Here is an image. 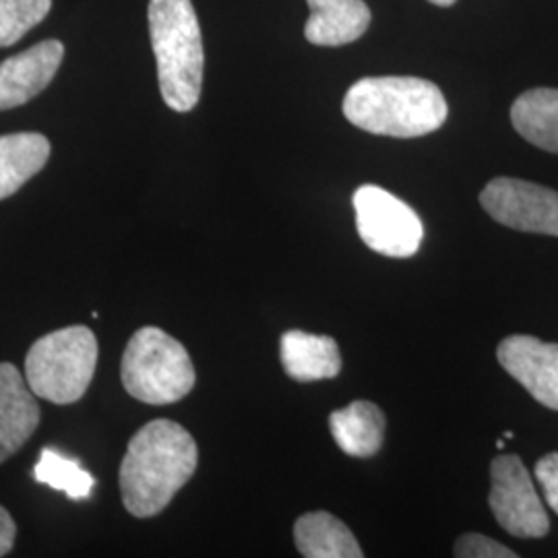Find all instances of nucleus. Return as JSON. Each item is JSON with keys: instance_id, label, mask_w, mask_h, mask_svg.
I'll list each match as a JSON object with an SVG mask.
<instances>
[{"instance_id": "obj_22", "label": "nucleus", "mask_w": 558, "mask_h": 558, "mask_svg": "<svg viewBox=\"0 0 558 558\" xmlns=\"http://www.w3.org/2000/svg\"><path fill=\"white\" fill-rule=\"evenodd\" d=\"M15 534H17L15 521L4 507H0V557L11 553V548L15 544Z\"/></svg>"}, {"instance_id": "obj_23", "label": "nucleus", "mask_w": 558, "mask_h": 558, "mask_svg": "<svg viewBox=\"0 0 558 558\" xmlns=\"http://www.w3.org/2000/svg\"><path fill=\"white\" fill-rule=\"evenodd\" d=\"M428 2H433V4H437V7H451V4H456L458 0H428Z\"/></svg>"}, {"instance_id": "obj_7", "label": "nucleus", "mask_w": 558, "mask_h": 558, "mask_svg": "<svg viewBox=\"0 0 558 558\" xmlns=\"http://www.w3.org/2000/svg\"><path fill=\"white\" fill-rule=\"evenodd\" d=\"M490 509L500 527L518 538H544L550 519L518 456H499L490 468Z\"/></svg>"}, {"instance_id": "obj_19", "label": "nucleus", "mask_w": 558, "mask_h": 558, "mask_svg": "<svg viewBox=\"0 0 558 558\" xmlns=\"http://www.w3.org/2000/svg\"><path fill=\"white\" fill-rule=\"evenodd\" d=\"M52 9V0H0V48L20 41Z\"/></svg>"}, {"instance_id": "obj_12", "label": "nucleus", "mask_w": 558, "mask_h": 558, "mask_svg": "<svg viewBox=\"0 0 558 558\" xmlns=\"http://www.w3.org/2000/svg\"><path fill=\"white\" fill-rule=\"evenodd\" d=\"M311 17L304 25L306 40L338 48L359 40L371 25V9L364 0H306Z\"/></svg>"}, {"instance_id": "obj_5", "label": "nucleus", "mask_w": 558, "mask_h": 558, "mask_svg": "<svg viewBox=\"0 0 558 558\" xmlns=\"http://www.w3.org/2000/svg\"><path fill=\"white\" fill-rule=\"evenodd\" d=\"M120 379L129 396L151 405L186 398L195 387V366L179 339L158 327H143L122 354Z\"/></svg>"}, {"instance_id": "obj_11", "label": "nucleus", "mask_w": 558, "mask_h": 558, "mask_svg": "<svg viewBox=\"0 0 558 558\" xmlns=\"http://www.w3.org/2000/svg\"><path fill=\"white\" fill-rule=\"evenodd\" d=\"M40 424V405L20 371L0 364V463L15 456Z\"/></svg>"}, {"instance_id": "obj_2", "label": "nucleus", "mask_w": 558, "mask_h": 558, "mask_svg": "<svg viewBox=\"0 0 558 558\" xmlns=\"http://www.w3.org/2000/svg\"><path fill=\"white\" fill-rule=\"evenodd\" d=\"M343 114L366 133L412 140L439 131L449 108L439 87L418 77H366L348 89Z\"/></svg>"}, {"instance_id": "obj_21", "label": "nucleus", "mask_w": 558, "mask_h": 558, "mask_svg": "<svg viewBox=\"0 0 558 558\" xmlns=\"http://www.w3.org/2000/svg\"><path fill=\"white\" fill-rule=\"evenodd\" d=\"M534 474L544 490L548 507L558 515V453H550L539 459Z\"/></svg>"}, {"instance_id": "obj_10", "label": "nucleus", "mask_w": 558, "mask_h": 558, "mask_svg": "<svg viewBox=\"0 0 558 558\" xmlns=\"http://www.w3.org/2000/svg\"><path fill=\"white\" fill-rule=\"evenodd\" d=\"M64 46L59 40H44L29 50L0 62V112L23 106L50 85L59 73Z\"/></svg>"}, {"instance_id": "obj_18", "label": "nucleus", "mask_w": 558, "mask_h": 558, "mask_svg": "<svg viewBox=\"0 0 558 558\" xmlns=\"http://www.w3.org/2000/svg\"><path fill=\"white\" fill-rule=\"evenodd\" d=\"M34 476L41 484L64 493L73 500L87 499L94 490L96 480L81 468L80 461L60 456L57 449H41L40 459L34 468Z\"/></svg>"}, {"instance_id": "obj_24", "label": "nucleus", "mask_w": 558, "mask_h": 558, "mask_svg": "<svg viewBox=\"0 0 558 558\" xmlns=\"http://www.w3.org/2000/svg\"><path fill=\"white\" fill-rule=\"evenodd\" d=\"M502 437H505V439H507V440H511V439H513V433H511V430H507V433H505V435H502Z\"/></svg>"}, {"instance_id": "obj_16", "label": "nucleus", "mask_w": 558, "mask_h": 558, "mask_svg": "<svg viewBox=\"0 0 558 558\" xmlns=\"http://www.w3.org/2000/svg\"><path fill=\"white\" fill-rule=\"evenodd\" d=\"M50 158V141L40 133H13L0 137V201L15 195Z\"/></svg>"}, {"instance_id": "obj_14", "label": "nucleus", "mask_w": 558, "mask_h": 558, "mask_svg": "<svg viewBox=\"0 0 558 558\" xmlns=\"http://www.w3.org/2000/svg\"><path fill=\"white\" fill-rule=\"evenodd\" d=\"M333 440L345 456L373 458L385 437V414L373 401H354L329 416Z\"/></svg>"}, {"instance_id": "obj_8", "label": "nucleus", "mask_w": 558, "mask_h": 558, "mask_svg": "<svg viewBox=\"0 0 558 558\" xmlns=\"http://www.w3.org/2000/svg\"><path fill=\"white\" fill-rule=\"evenodd\" d=\"M480 203L493 220L507 228L558 236V193L553 189L502 177L484 186Z\"/></svg>"}, {"instance_id": "obj_6", "label": "nucleus", "mask_w": 558, "mask_h": 558, "mask_svg": "<svg viewBox=\"0 0 558 558\" xmlns=\"http://www.w3.org/2000/svg\"><path fill=\"white\" fill-rule=\"evenodd\" d=\"M356 228L362 242L385 257L416 255L424 228L418 214L389 191L364 184L354 193Z\"/></svg>"}, {"instance_id": "obj_25", "label": "nucleus", "mask_w": 558, "mask_h": 558, "mask_svg": "<svg viewBox=\"0 0 558 558\" xmlns=\"http://www.w3.org/2000/svg\"><path fill=\"white\" fill-rule=\"evenodd\" d=\"M497 447H499V449H502V447H505V440H502V439L497 440Z\"/></svg>"}, {"instance_id": "obj_4", "label": "nucleus", "mask_w": 558, "mask_h": 558, "mask_svg": "<svg viewBox=\"0 0 558 558\" xmlns=\"http://www.w3.org/2000/svg\"><path fill=\"white\" fill-rule=\"evenodd\" d=\"M98 339L85 325L38 339L25 359V380L36 398L66 405L80 401L94 379Z\"/></svg>"}, {"instance_id": "obj_9", "label": "nucleus", "mask_w": 558, "mask_h": 558, "mask_svg": "<svg viewBox=\"0 0 558 558\" xmlns=\"http://www.w3.org/2000/svg\"><path fill=\"white\" fill-rule=\"evenodd\" d=\"M497 359L532 398L558 412V343L509 336L500 341Z\"/></svg>"}, {"instance_id": "obj_20", "label": "nucleus", "mask_w": 558, "mask_h": 558, "mask_svg": "<svg viewBox=\"0 0 558 558\" xmlns=\"http://www.w3.org/2000/svg\"><path fill=\"white\" fill-rule=\"evenodd\" d=\"M456 557L459 558H515L518 555L497 539L482 534H465L456 542Z\"/></svg>"}, {"instance_id": "obj_17", "label": "nucleus", "mask_w": 558, "mask_h": 558, "mask_svg": "<svg viewBox=\"0 0 558 558\" xmlns=\"http://www.w3.org/2000/svg\"><path fill=\"white\" fill-rule=\"evenodd\" d=\"M511 122L523 140L558 154V89L538 87L521 94L511 106Z\"/></svg>"}, {"instance_id": "obj_15", "label": "nucleus", "mask_w": 558, "mask_h": 558, "mask_svg": "<svg viewBox=\"0 0 558 558\" xmlns=\"http://www.w3.org/2000/svg\"><path fill=\"white\" fill-rule=\"evenodd\" d=\"M300 555L306 558H362L359 539L331 513H304L294 525Z\"/></svg>"}, {"instance_id": "obj_13", "label": "nucleus", "mask_w": 558, "mask_h": 558, "mask_svg": "<svg viewBox=\"0 0 558 558\" xmlns=\"http://www.w3.org/2000/svg\"><path fill=\"white\" fill-rule=\"evenodd\" d=\"M281 364L288 377L300 383L336 379L341 371L338 341L306 331H286L281 336Z\"/></svg>"}, {"instance_id": "obj_1", "label": "nucleus", "mask_w": 558, "mask_h": 558, "mask_svg": "<svg viewBox=\"0 0 558 558\" xmlns=\"http://www.w3.org/2000/svg\"><path fill=\"white\" fill-rule=\"evenodd\" d=\"M197 461V442L179 422L145 424L120 463V493L126 511L141 519L161 513L193 478Z\"/></svg>"}, {"instance_id": "obj_3", "label": "nucleus", "mask_w": 558, "mask_h": 558, "mask_svg": "<svg viewBox=\"0 0 558 558\" xmlns=\"http://www.w3.org/2000/svg\"><path fill=\"white\" fill-rule=\"evenodd\" d=\"M149 36L158 62L161 98L177 112H191L203 85V38L191 0H149Z\"/></svg>"}]
</instances>
